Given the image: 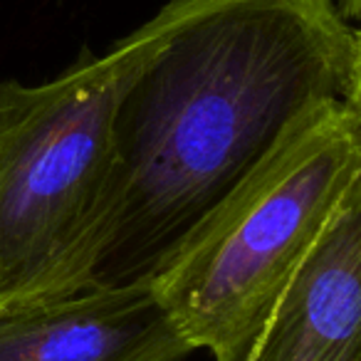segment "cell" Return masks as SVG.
<instances>
[{
    "mask_svg": "<svg viewBox=\"0 0 361 361\" xmlns=\"http://www.w3.org/2000/svg\"><path fill=\"white\" fill-rule=\"evenodd\" d=\"M245 361H361V196L317 240Z\"/></svg>",
    "mask_w": 361,
    "mask_h": 361,
    "instance_id": "5b68a950",
    "label": "cell"
},
{
    "mask_svg": "<svg viewBox=\"0 0 361 361\" xmlns=\"http://www.w3.org/2000/svg\"><path fill=\"white\" fill-rule=\"evenodd\" d=\"M111 119L94 285L149 282L324 102L361 104V35L334 0H169Z\"/></svg>",
    "mask_w": 361,
    "mask_h": 361,
    "instance_id": "6da1fadb",
    "label": "cell"
},
{
    "mask_svg": "<svg viewBox=\"0 0 361 361\" xmlns=\"http://www.w3.org/2000/svg\"><path fill=\"white\" fill-rule=\"evenodd\" d=\"M191 354L149 282L94 285L0 310V361H183Z\"/></svg>",
    "mask_w": 361,
    "mask_h": 361,
    "instance_id": "277c9868",
    "label": "cell"
},
{
    "mask_svg": "<svg viewBox=\"0 0 361 361\" xmlns=\"http://www.w3.org/2000/svg\"><path fill=\"white\" fill-rule=\"evenodd\" d=\"M336 11L341 13V18L349 23H359L361 18V0H334Z\"/></svg>",
    "mask_w": 361,
    "mask_h": 361,
    "instance_id": "8992f818",
    "label": "cell"
},
{
    "mask_svg": "<svg viewBox=\"0 0 361 361\" xmlns=\"http://www.w3.org/2000/svg\"><path fill=\"white\" fill-rule=\"evenodd\" d=\"M361 196V104L324 102L149 280L171 324L213 361H245L324 231Z\"/></svg>",
    "mask_w": 361,
    "mask_h": 361,
    "instance_id": "7a4b0ae2",
    "label": "cell"
},
{
    "mask_svg": "<svg viewBox=\"0 0 361 361\" xmlns=\"http://www.w3.org/2000/svg\"><path fill=\"white\" fill-rule=\"evenodd\" d=\"M164 37V13L50 82L0 80V310L94 287L119 94Z\"/></svg>",
    "mask_w": 361,
    "mask_h": 361,
    "instance_id": "3957f363",
    "label": "cell"
}]
</instances>
